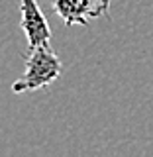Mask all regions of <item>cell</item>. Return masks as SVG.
Returning <instances> with one entry per match:
<instances>
[{
    "mask_svg": "<svg viewBox=\"0 0 153 157\" xmlns=\"http://www.w3.org/2000/svg\"><path fill=\"white\" fill-rule=\"evenodd\" d=\"M63 73V63L57 57V53L49 47V43L28 49L26 55V71L24 75L12 85V92L24 94L33 92L39 88H45L51 82H55Z\"/></svg>",
    "mask_w": 153,
    "mask_h": 157,
    "instance_id": "cell-1",
    "label": "cell"
},
{
    "mask_svg": "<svg viewBox=\"0 0 153 157\" xmlns=\"http://www.w3.org/2000/svg\"><path fill=\"white\" fill-rule=\"evenodd\" d=\"M53 10L67 26H86L110 10V0H51Z\"/></svg>",
    "mask_w": 153,
    "mask_h": 157,
    "instance_id": "cell-2",
    "label": "cell"
},
{
    "mask_svg": "<svg viewBox=\"0 0 153 157\" xmlns=\"http://www.w3.org/2000/svg\"><path fill=\"white\" fill-rule=\"evenodd\" d=\"M20 28L26 36L28 49L51 41L49 22L36 0H20Z\"/></svg>",
    "mask_w": 153,
    "mask_h": 157,
    "instance_id": "cell-3",
    "label": "cell"
}]
</instances>
